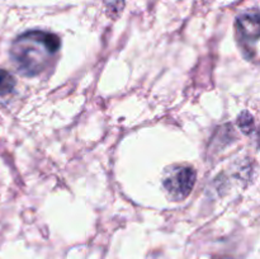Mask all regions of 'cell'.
<instances>
[{"mask_svg": "<svg viewBox=\"0 0 260 259\" xmlns=\"http://www.w3.org/2000/svg\"><path fill=\"white\" fill-rule=\"evenodd\" d=\"M60 46V38L53 33L29 30L15 38L10 58L22 75L37 76L53 62Z\"/></svg>", "mask_w": 260, "mask_h": 259, "instance_id": "6da1fadb", "label": "cell"}, {"mask_svg": "<svg viewBox=\"0 0 260 259\" xmlns=\"http://www.w3.org/2000/svg\"><path fill=\"white\" fill-rule=\"evenodd\" d=\"M108 13L112 17H117L123 8V0H106Z\"/></svg>", "mask_w": 260, "mask_h": 259, "instance_id": "5b68a950", "label": "cell"}, {"mask_svg": "<svg viewBox=\"0 0 260 259\" xmlns=\"http://www.w3.org/2000/svg\"><path fill=\"white\" fill-rule=\"evenodd\" d=\"M259 15L258 13H245L239 15L235 23L236 38L244 56L253 60L256 56L259 40Z\"/></svg>", "mask_w": 260, "mask_h": 259, "instance_id": "7a4b0ae2", "label": "cell"}, {"mask_svg": "<svg viewBox=\"0 0 260 259\" xmlns=\"http://www.w3.org/2000/svg\"><path fill=\"white\" fill-rule=\"evenodd\" d=\"M14 85L15 80L12 74L5 70H0V94L10 93Z\"/></svg>", "mask_w": 260, "mask_h": 259, "instance_id": "277c9868", "label": "cell"}, {"mask_svg": "<svg viewBox=\"0 0 260 259\" xmlns=\"http://www.w3.org/2000/svg\"><path fill=\"white\" fill-rule=\"evenodd\" d=\"M164 188L173 201H182L188 197L196 183V172L189 167H174L164 175Z\"/></svg>", "mask_w": 260, "mask_h": 259, "instance_id": "3957f363", "label": "cell"}]
</instances>
